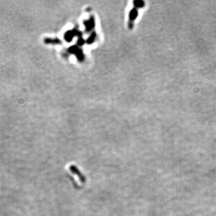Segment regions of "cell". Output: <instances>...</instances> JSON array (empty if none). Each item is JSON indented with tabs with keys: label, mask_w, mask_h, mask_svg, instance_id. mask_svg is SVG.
<instances>
[{
	"label": "cell",
	"mask_w": 216,
	"mask_h": 216,
	"mask_svg": "<svg viewBox=\"0 0 216 216\" xmlns=\"http://www.w3.org/2000/svg\"><path fill=\"white\" fill-rule=\"evenodd\" d=\"M70 171H71L72 172H73V173H75V174H76V175H77V177H79V178L80 180H81V181L82 182H84L85 181V177H84V176L82 175V174L79 171V170L77 169V168H76L75 166H70Z\"/></svg>",
	"instance_id": "cell-1"
}]
</instances>
